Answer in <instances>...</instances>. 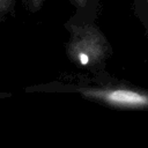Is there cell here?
<instances>
[{
  "label": "cell",
  "mask_w": 148,
  "mask_h": 148,
  "mask_svg": "<svg viewBox=\"0 0 148 148\" xmlns=\"http://www.w3.org/2000/svg\"><path fill=\"white\" fill-rule=\"evenodd\" d=\"M25 91L76 95L109 108L148 110V88L118 79L106 69L36 83L25 88Z\"/></svg>",
  "instance_id": "6da1fadb"
},
{
  "label": "cell",
  "mask_w": 148,
  "mask_h": 148,
  "mask_svg": "<svg viewBox=\"0 0 148 148\" xmlns=\"http://www.w3.org/2000/svg\"><path fill=\"white\" fill-rule=\"evenodd\" d=\"M64 27L69 35L65 43V53L69 62L84 69L86 73L106 69V62L113 54V47L97 23L65 22Z\"/></svg>",
  "instance_id": "7a4b0ae2"
},
{
  "label": "cell",
  "mask_w": 148,
  "mask_h": 148,
  "mask_svg": "<svg viewBox=\"0 0 148 148\" xmlns=\"http://www.w3.org/2000/svg\"><path fill=\"white\" fill-rule=\"evenodd\" d=\"M73 7V14L66 21L74 24L96 22L101 8V0H68Z\"/></svg>",
  "instance_id": "3957f363"
},
{
  "label": "cell",
  "mask_w": 148,
  "mask_h": 148,
  "mask_svg": "<svg viewBox=\"0 0 148 148\" xmlns=\"http://www.w3.org/2000/svg\"><path fill=\"white\" fill-rule=\"evenodd\" d=\"M135 17L141 23L148 39V0H131Z\"/></svg>",
  "instance_id": "277c9868"
},
{
  "label": "cell",
  "mask_w": 148,
  "mask_h": 148,
  "mask_svg": "<svg viewBox=\"0 0 148 148\" xmlns=\"http://www.w3.org/2000/svg\"><path fill=\"white\" fill-rule=\"evenodd\" d=\"M16 0H0V21L15 16Z\"/></svg>",
  "instance_id": "5b68a950"
},
{
  "label": "cell",
  "mask_w": 148,
  "mask_h": 148,
  "mask_svg": "<svg viewBox=\"0 0 148 148\" xmlns=\"http://www.w3.org/2000/svg\"><path fill=\"white\" fill-rule=\"evenodd\" d=\"M46 0H21L23 7L29 12V13H37L42 9L43 5L45 3Z\"/></svg>",
  "instance_id": "8992f818"
}]
</instances>
